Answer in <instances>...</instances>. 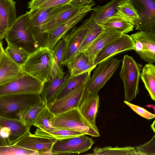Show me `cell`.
<instances>
[{"label":"cell","instance_id":"cell-1","mask_svg":"<svg viewBox=\"0 0 155 155\" xmlns=\"http://www.w3.org/2000/svg\"><path fill=\"white\" fill-rule=\"evenodd\" d=\"M42 100L40 94L22 93L0 96V116L22 121L31 107Z\"/></svg>","mask_w":155,"mask_h":155},{"label":"cell","instance_id":"cell-2","mask_svg":"<svg viewBox=\"0 0 155 155\" xmlns=\"http://www.w3.org/2000/svg\"><path fill=\"white\" fill-rule=\"evenodd\" d=\"M55 65L53 50L41 47L30 54L21 67L25 72L45 83L51 78Z\"/></svg>","mask_w":155,"mask_h":155},{"label":"cell","instance_id":"cell-3","mask_svg":"<svg viewBox=\"0 0 155 155\" xmlns=\"http://www.w3.org/2000/svg\"><path fill=\"white\" fill-rule=\"evenodd\" d=\"M28 15L27 12L17 18L6 32L4 38L7 44L31 54L39 47L28 25Z\"/></svg>","mask_w":155,"mask_h":155},{"label":"cell","instance_id":"cell-4","mask_svg":"<svg viewBox=\"0 0 155 155\" xmlns=\"http://www.w3.org/2000/svg\"><path fill=\"white\" fill-rule=\"evenodd\" d=\"M54 115L51 120V125L54 128L75 130L94 137L100 135L97 127L91 124L78 108Z\"/></svg>","mask_w":155,"mask_h":155},{"label":"cell","instance_id":"cell-5","mask_svg":"<svg viewBox=\"0 0 155 155\" xmlns=\"http://www.w3.org/2000/svg\"><path fill=\"white\" fill-rule=\"evenodd\" d=\"M142 66L131 56L124 55L119 75L124 85L125 101L130 102L139 93Z\"/></svg>","mask_w":155,"mask_h":155},{"label":"cell","instance_id":"cell-6","mask_svg":"<svg viewBox=\"0 0 155 155\" xmlns=\"http://www.w3.org/2000/svg\"><path fill=\"white\" fill-rule=\"evenodd\" d=\"M45 83L24 72L21 76L0 85V96L22 93H41Z\"/></svg>","mask_w":155,"mask_h":155},{"label":"cell","instance_id":"cell-7","mask_svg":"<svg viewBox=\"0 0 155 155\" xmlns=\"http://www.w3.org/2000/svg\"><path fill=\"white\" fill-rule=\"evenodd\" d=\"M119 60L112 57L99 63L88 80L86 91L90 94L98 93L118 68Z\"/></svg>","mask_w":155,"mask_h":155},{"label":"cell","instance_id":"cell-8","mask_svg":"<svg viewBox=\"0 0 155 155\" xmlns=\"http://www.w3.org/2000/svg\"><path fill=\"white\" fill-rule=\"evenodd\" d=\"M94 19L93 12L90 18L84 21L79 27H74L62 38L64 40L65 45L63 65H64L78 53L79 47Z\"/></svg>","mask_w":155,"mask_h":155},{"label":"cell","instance_id":"cell-9","mask_svg":"<svg viewBox=\"0 0 155 155\" xmlns=\"http://www.w3.org/2000/svg\"><path fill=\"white\" fill-rule=\"evenodd\" d=\"M87 5H75L68 3L52 8L48 18L41 27L42 33L48 34L82 10Z\"/></svg>","mask_w":155,"mask_h":155},{"label":"cell","instance_id":"cell-10","mask_svg":"<svg viewBox=\"0 0 155 155\" xmlns=\"http://www.w3.org/2000/svg\"><path fill=\"white\" fill-rule=\"evenodd\" d=\"M30 128L22 121L0 116V147L14 144L30 131Z\"/></svg>","mask_w":155,"mask_h":155},{"label":"cell","instance_id":"cell-11","mask_svg":"<svg viewBox=\"0 0 155 155\" xmlns=\"http://www.w3.org/2000/svg\"><path fill=\"white\" fill-rule=\"evenodd\" d=\"M94 143L91 138L85 135L57 139L51 150L52 155L80 154L90 149Z\"/></svg>","mask_w":155,"mask_h":155},{"label":"cell","instance_id":"cell-12","mask_svg":"<svg viewBox=\"0 0 155 155\" xmlns=\"http://www.w3.org/2000/svg\"><path fill=\"white\" fill-rule=\"evenodd\" d=\"M130 0L140 18L135 29L155 33V0Z\"/></svg>","mask_w":155,"mask_h":155},{"label":"cell","instance_id":"cell-13","mask_svg":"<svg viewBox=\"0 0 155 155\" xmlns=\"http://www.w3.org/2000/svg\"><path fill=\"white\" fill-rule=\"evenodd\" d=\"M89 78L76 89L47 105L50 110L54 115H56L78 108L84 96Z\"/></svg>","mask_w":155,"mask_h":155},{"label":"cell","instance_id":"cell-14","mask_svg":"<svg viewBox=\"0 0 155 155\" xmlns=\"http://www.w3.org/2000/svg\"><path fill=\"white\" fill-rule=\"evenodd\" d=\"M134 50L141 58L148 62H155V33L138 31L130 35Z\"/></svg>","mask_w":155,"mask_h":155},{"label":"cell","instance_id":"cell-15","mask_svg":"<svg viewBox=\"0 0 155 155\" xmlns=\"http://www.w3.org/2000/svg\"><path fill=\"white\" fill-rule=\"evenodd\" d=\"M94 5H87L82 10L48 33L46 47L53 50L57 42L92 10V7Z\"/></svg>","mask_w":155,"mask_h":155},{"label":"cell","instance_id":"cell-16","mask_svg":"<svg viewBox=\"0 0 155 155\" xmlns=\"http://www.w3.org/2000/svg\"><path fill=\"white\" fill-rule=\"evenodd\" d=\"M51 8H34L28 11L27 23L39 48L46 47L48 34L42 33L41 27L48 18Z\"/></svg>","mask_w":155,"mask_h":155},{"label":"cell","instance_id":"cell-17","mask_svg":"<svg viewBox=\"0 0 155 155\" xmlns=\"http://www.w3.org/2000/svg\"><path fill=\"white\" fill-rule=\"evenodd\" d=\"M57 139L32 134L28 131L13 145L37 152L40 155H52L51 147Z\"/></svg>","mask_w":155,"mask_h":155},{"label":"cell","instance_id":"cell-18","mask_svg":"<svg viewBox=\"0 0 155 155\" xmlns=\"http://www.w3.org/2000/svg\"><path fill=\"white\" fill-rule=\"evenodd\" d=\"M134 49V42L130 36L123 34L102 49L97 55L94 62L97 65L119 53Z\"/></svg>","mask_w":155,"mask_h":155},{"label":"cell","instance_id":"cell-19","mask_svg":"<svg viewBox=\"0 0 155 155\" xmlns=\"http://www.w3.org/2000/svg\"><path fill=\"white\" fill-rule=\"evenodd\" d=\"M103 26L102 32L83 52L90 61H94L97 55L102 49L123 34L112 28Z\"/></svg>","mask_w":155,"mask_h":155},{"label":"cell","instance_id":"cell-20","mask_svg":"<svg viewBox=\"0 0 155 155\" xmlns=\"http://www.w3.org/2000/svg\"><path fill=\"white\" fill-rule=\"evenodd\" d=\"M98 93L90 94L85 91L78 108L84 117L92 126L97 128L96 119L99 107Z\"/></svg>","mask_w":155,"mask_h":155},{"label":"cell","instance_id":"cell-21","mask_svg":"<svg viewBox=\"0 0 155 155\" xmlns=\"http://www.w3.org/2000/svg\"><path fill=\"white\" fill-rule=\"evenodd\" d=\"M15 4L13 0H0V40L17 18Z\"/></svg>","mask_w":155,"mask_h":155},{"label":"cell","instance_id":"cell-22","mask_svg":"<svg viewBox=\"0 0 155 155\" xmlns=\"http://www.w3.org/2000/svg\"><path fill=\"white\" fill-rule=\"evenodd\" d=\"M24 72L4 51L0 61V85L21 76Z\"/></svg>","mask_w":155,"mask_h":155},{"label":"cell","instance_id":"cell-23","mask_svg":"<svg viewBox=\"0 0 155 155\" xmlns=\"http://www.w3.org/2000/svg\"><path fill=\"white\" fill-rule=\"evenodd\" d=\"M69 72L62 78H58L54 72L49 80L44 84L41 95L47 105L53 101L62 86L70 76Z\"/></svg>","mask_w":155,"mask_h":155},{"label":"cell","instance_id":"cell-24","mask_svg":"<svg viewBox=\"0 0 155 155\" xmlns=\"http://www.w3.org/2000/svg\"><path fill=\"white\" fill-rule=\"evenodd\" d=\"M124 0H111L104 5L92 8L96 22L102 25L106 22L117 12V6Z\"/></svg>","mask_w":155,"mask_h":155},{"label":"cell","instance_id":"cell-25","mask_svg":"<svg viewBox=\"0 0 155 155\" xmlns=\"http://www.w3.org/2000/svg\"><path fill=\"white\" fill-rule=\"evenodd\" d=\"M91 72L89 71L75 76L70 75L56 95L54 100L64 96L78 87L90 78Z\"/></svg>","mask_w":155,"mask_h":155},{"label":"cell","instance_id":"cell-26","mask_svg":"<svg viewBox=\"0 0 155 155\" xmlns=\"http://www.w3.org/2000/svg\"><path fill=\"white\" fill-rule=\"evenodd\" d=\"M101 26L112 28L122 34L133 30L134 25L128 18L117 12Z\"/></svg>","mask_w":155,"mask_h":155},{"label":"cell","instance_id":"cell-27","mask_svg":"<svg viewBox=\"0 0 155 155\" xmlns=\"http://www.w3.org/2000/svg\"><path fill=\"white\" fill-rule=\"evenodd\" d=\"M34 134L42 137L56 139H62L85 134L75 130L54 127L46 130H42L38 128Z\"/></svg>","mask_w":155,"mask_h":155},{"label":"cell","instance_id":"cell-28","mask_svg":"<svg viewBox=\"0 0 155 155\" xmlns=\"http://www.w3.org/2000/svg\"><path fill=\"white\" fill-rule=\"evenodd\" d=\"M140 77L152 99L155 100V65L152 63L146 64L140 74Z\"/></svg>","mask_w":155,"mask_h":155},{"label":"cell","instance_id":"cell-29","mask_svg":"<svg viewBox=\"0 0 155 155\" xmlns=\"http://www.w3.org/2000/svg\"><path fill=\"white\" fill-rule=\"evenodd\" d=\"M87 155H137L134 147L130 146L124 147L107 146L103 148L96 147L93 150V152Z\"/></svg>","mask_w":155,"mask_h":155},{"label":"cell","instance_id":"cell-30","mask_svg":"<svg viewBox=\"0 0 155 155\" xmlns=\"http://www.w3.org/2000/svg\"><path fill=\"white\" fill-rule=\"evenodd\" d=\"M64 49V41L63 39H61L57 42L53 49L55 61L54 72L60 78H63L65 74L62 67Z\"/></svg>","mask_w":155,"mask_h":155},{"label":"cell","instance_id":"cell-31","mask_svg":"<svg viewBox=\"0 0 155 155\" xmlns=\"http://www.w3.org/2000/svg\"><path fill=\"white\" fill-rule=\"evenodd\" d=\"M117 12L130 19L134 27L139 22L140 18L137 12L130 0L123 1L117 7Z\"/></svg>","mask_w":155,"mask_h":155},{"label":"cell","instance_id":"cell-32","mask_svg":"<svg viewBox=\"0 0 155 155\" xmlns=\"http://www.w3.org/2000/svg\"><path fill=\"white\" fill-rule=\"evenodd\" d=\"M103 29V26L97 24L94 19L88 31L79 47L78 52H83L102 32Z\"/></svg>","mask_w":155,"mask_h":155},{"label":"cell","instance_id":"cell-33","mask_svg":"<svg viewBox=\"0 0 155 155\" xmlns=\"http://www.w3.org/2000/svg\"><path fill=\"white\" fill-rule=\"evenodd\" d=\"M4 50L5 53L16 64L21 67L25 63L30 53L9 44Z\"/></svg>","mask_w":155,"mask_h":155},{"label":"cell","instance_id":"cell-34","mask_svg":"<svg viewBox=\"0 0 155 155\" xmlns=\"http://www.w3.org/2000/svg\"><path fill=\"white\" fill-rule=\"evenodd\" d=\"M54 115L47 105L38 116L34 126L42 130L52 129L54 127L51 125V120Z\"/></svg>","mask_w":155,"mask_h":155},{"label":"cell","instance_id":"cell-35","mask_svg":"<svg viewBox=\"0 0 155 155\" xmlns=\"http://www.w3.org/2000/svg\"><path fill=\"white\" fill-rule=\"evenodd\" d=\"M47 105L43 100L38 102L28 110L23 116L22 121L28 127L34 126L38 116Z\"/></svg>","mask_w":155,"mask_h":155},{"label":"cell","instance_id":"cell-36","mask_svg":"<svg viewBox=\"0 0 155 155\" xmlns=\"http://www.w3.org/2000/svg\"><path fill=\"white\" fill-rule=\"evenodd\" d=\"M38 155V152L15 145L0 147V155Z\"/></svg>","mask_w":155,"mask_h":155},{"label":"cell","instance_id":"cell-37","mask_svg":"<svg viewBox=\"0 0 155 155\" xmlns=\"http://www.w3.org/2000/svg\"><path fill=\"white\" fill-rule=\"evenodd\" d=\"M89 61L88 58L84 52H79L68 61L64 65L67 66L70 73L82 67Z\"/></svg>","mask_w":155,"mask_h":155},{"label":"cell","instance_id":"cell-38","mask_svg":"<svg viewBox=\"0 0 155 155\" xmlns=\"http://www.w3.org/2000/svg\"><path fill=\"white\" fill-rule=\"evenodd\" d=\"M134 148L137 155H155V135L149 141L136 146Z\"/></svg>","mask_w":155,"mask_h":155},{"label":"cell","instance_id":"cell-39","mask_svg":"<svg viewBox=\"0 0 155 155\" xmlns=\"http://www.w3.org/2000/svg\"><path fill=\"white\" fill-rule=\"evenodd\" d=\"M124 103L137 114L147 120L153 119L155 115L146 110L145 108L136 105L125 100Z\"/></svg>","mask_w":155,"mask_h":155},{"label":"cell","instance_id":"cell-40","mask_svg":"<svg viewBox=\"0 0 155 155\" xmlns=\"http://www.w3.org/2000/svg\"><path fill=\"white\" fill-rule=\"evenodd\" d=\"M97 65L94 61H89L82 67L74 70L70 73L71 76H75L91 71L95 68Z\"/></svg>","mask_w":155,"mask_h":155},{"label":"cell","instance_id":"cell-41","mask_svg":"<svg viewBox=\"0 0 155 155\" xmlns=\"http://www.w3.org/2000/svg\"><path fill=\"white\" fill-rule=\"evenodd\" d=\"M71 0H50L36 8L44 9L52 8L69 3Z\"/></svg>","mask_w":155,"mask_h":155},{"label":"cell","instance_id":"cell-42","mask_svg":"<svg viewBox=\"0 0 155 155\" xmlns=\"http://www.w3.org/2000/svg\"><path fill=\"white\" fill-rule=\"evenodd\" d=\"M50 0H31L28 3V8L30 9L36 8Z\"/></svg>","mask_w":155,"mask_h":155},{"label":"cell","instance_id":"cell-43","mask_svg":"<svg viewBox=\"0 0 155 155\" xmlns=\"http://www.w3.org/2000/svg\"><path fill=\"white\" fill-rule=\"evenodd\" d=\"M94 0H71L69 3L75 5H86L94 4Z\"/></svg>","mask_w":155,"mask_h":155},{"label":"cell","instance_id":"cell-44","mask_svg":"<svg viewBox=\"0 0 155 155\" xmlns=\"http://www.w3.org/2000/svg\"><path fill=\"white\" fill-rule=\"evenodd\" d=\"M4 52V50L3 48L2 43L0 40V61Z\"/></svg>","mask_w":155,"mask_h":155},{"label":"cell","instance_id":"cell-45","mask_svg":"<svg viewBox=\"0 0 155 155\" xmlns=\"http://www.w3.org/2000/svg\"><path fill=\"white\" fill-rule=\"evenodd\" d=\"M155 120L153 121V123L151 125V128L152 129L154 133L155 129Z\"/></svg>","mask_w":155,"mask_h":155},{"label":"cell","instance_id":"cell-46","mask_svg":"<svg viewBox=\"0 0 155 155\" xmlns=\"http://www.w3.org/2000/svg\"></svg>","mask_w":155,"mask_h":155}]
</instances>
